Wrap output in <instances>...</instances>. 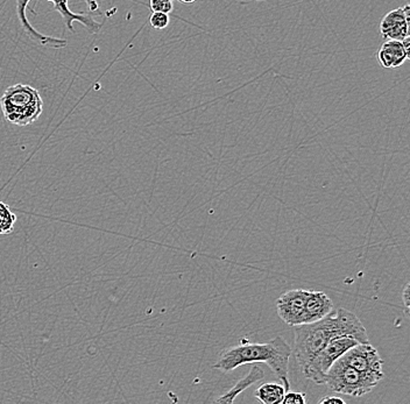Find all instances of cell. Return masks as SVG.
<instances>
[{"mask_svg": "<svg viewBox=\"0 0 410 404\" xmlns=\"http://www.w3.org/2000/svg\"><path fill=\"white\" fill-rule=\"evenodd\" d=\"M4 117L13 125L27 126L38 120L43 111V100L35 87L16 84L0 97Z\"/></svg>", "mask_w": 410, "mask_h": 404, "instance_id": "cell-4", "label": "cell"}, {"mask_svg": "<svg viewBox=\"0 0 410 404\" xmlns=\"http://www.w3.org/2000/svg\"><path fill=\"white\" fill-rule=\"evenodd\" d=\"M339 337H352L363 344L369 343V334L360 319L343 308L332 310L315 323L295 326L294 354L301 372L331 340Z\"/></svg>", "mask_w": 410, "mask_h": 404, "instance_id": "cell-1", "label": "cell"}, {"mask_svg": "<svg viewBox=\"0 0 410 404\" xmlns=\"http://www.w3.org/2000/svg\"><path fill=\"white\" fill-rule=\"evenodd\" d=\"M334 310V302L324 291H308L304 306L303 324H310L325 317Z\"/></svg>", "mask_w": 410, "mask_h": 404, "instance_id": "cell-9", "label": "cell"}, {"mask_svg": "<svg viewBox=\"0 0 410 404\" xmlns=\"http://www.w3.org/2000/svg\"><path fill=\"white\" fill-rule=\"evenodd\" d=\"M308 291L304 289H292L285 291L277 301V315L290 326L303 324L304 306Z\"/></svg>", "mask_w": 410, "mask_h": 404, "instance_id": "cell-8", "label": "cell"}, {"mask_svg": "<svg viewBox=\"0 0 410 404\" xmlns=\"http://www.w3.org/2000/svg\"><path fill=\"white\" fill-rule=\"evenodd\" d=\"M409 287L410 284H407L406 286H404V289H403L402 291L403 304H404V310H406L404 312H406V315H409Z\"/></svg>", "mask_w": 410, "mask_h": 404, "instance_id": "cell-18", "label": "cell"}, {"mask_svg": "<svg viewBox=\"0 0 410 404\" xmlns=\"http://www.w3.org/2000/svg\"><path fill=\"white\" fill-rule=\"evenodd\" d=\"M384 379L376 375L365 374L343 361L336 360L325 374L324 385L334 393L360 397L376 388Z\"/></svg>", "mask_w": 410, "mask_h": 404, "instance_id": "cell-5", "label": "cell"}, {"mask_svg": "<svg viewBox=\"0 0 410 404\" xmlns=\"http://www.w3.org/2000/svg\"><path fill=\"white\" fill-rule=\"evenodd\" d=\"M180 1L183 3V4H193V3H195L196 0H180Z\"/></svg>", "mask_w": 410, "mask_h": 404, "instance_id": "cell-21", "label": "cell"}, {"mask_svg": "<svg viewBox=\"0 0 410 404\" xmlns=\"http://www.w3.org/2000/svg\"><path fill=\"white\" fill-rule=\"evenodd\" d=\"M265 378V372L262 370L258 363H252V368L243 379H240L236 385L228 390V393L224 394L223 396L217 398L216 403H233L236 401L237 396L246 390L248 387L255 385L257 382L261 381Z\"/></svg>", "mask_w": 410, "mask_h": 404, "instance_id": "cell-12", "label": "cell"}, {"mask_svg": "<svg viewBox=\"0 0 410 404\" xmlns=\"http://www.w3.org/2000/svg\"><path fill=\"white\" fill-rule=\"evenodd\" d=\"M17 220L18 217L12 211L10 205L0 200V235H11L16 227Z\"/></svg>", "mask_w": 410, "mask_h": 404, "instance_id": "cell-14", "label": "cell"}, {"mask_svg": "<svg viewBox=\"0 0 410 404\" xmlns=\"http://www.w3.org/2000/svg\"><path fill=\"white\" fill-rule=\"evenodd\" d=\"M283 404H305L307 403V397L304 393H297V392H285L283 400Z\"/></svg>", "mask_w": 410, "mask_h": 404, "instance_id": "cell-17", "label": "cell"}, {"mask_svg": "<svg viewBox=\"0 0 410 404\" xmlns=\"http://www.w3.org/2000/svg\"><path fill=\"white\" fill-rule=\"evenodd\" d=\"M321 404H345V401L341 398L338 396H329L324 397L322 400L319 401Z\"/></svg>", "mask_w": 410, "mask_h": 404, "instance_id": "cell-19", "label": "cell"}, {"mask_svg": "<svg viewBox=\"0 0 410 404\" xmlns=\"http://www.w3.org/2000/svg\"><path fill=\"white\" fill-rule=\"evenodd\" d=\"M169 23H171V19H169V14H167V13L153 12L151 18H149L151 26L155 28V30H164V28H167Z\"/></svg>", "mask_w": 410, "mask_h": 404, "instance_id": "cell-15", "label": "cell"}, {"mask_svg": "<svg viewBox=\"0 0 410 404\" xmlns=\"http://www.w3.org/2000/svg\"><path fill=\"white\" fill-rule=\"evenodd\" d=\"M401 43H402L403 48H404V50H406L407 55H408V57H409L410 56V36H409V35H408V36H406V38L403 39L402 41H401Z\"/></svg>", "mask_w": 410, "mask_h": 404, "instance_id": "cell-20", "label": "cell"}, {"mask_svg": "<svg viewBox=\"0 0 410 404\" xmlns=\"http://www.w3.org/2000/svg\"><path fill=\"white\" fill-rule=\"evenodd\" d=\"M285 388L281 383H263L255 390V397L262 404L282 403Z\"/></svg>", "mask_w": 410, "mask_h": 404, "instance_id": "cell-13", "label": "cell"}, {"mask_svg": "<svg viewBox=\"0 0 410 404\" xmlns=\"http://www.w3.org/2000/svg\"><path fill=\"white\" fill-rule=\"evenodd\" d=\"M409 25L402 8H395L393 11L388 12L381 20L380 33L386 40L402 41L403 39L409 35Z\"/></svg>", "mask_w": 410, "mask_h": 404, "instance_id": "cell-10", "label": "cell"}, {"mask_svg": "<svg viewBox=\"0 0 410 404\" xmlns=\"http://www.w3.org/2000/svg\"><path fill=\"white\" fill-rule=\"evenodd\" d=\"M409 57L403 48L401 41L387 40L380 47L378 52V61L385 69L400 68Z\"/></svg>", "mask_w": 410, "mask_h": 404, "instance_id": "cell-11", "label": "cell"}, {"mask_svg": "<svg viewBox=\"0 0 410 404\" xmlns=\"http://www.w3.org/2000/svg\"><path fill=\"white\" fill-rule=\"evenodd\" d=\"M341 358L344 363L354 367V370H359L361 373L385 379V373L382 372L384 360L371 343H359L354 348H349Z\"/></svg>", "mask_w": 410, "mask_h": 404, "instance_id": "cell-7", "label": "cell"}, {"mask_svg": "<svg viewBox=\"0 0 410 404\" xmlns=\"http://www.w3.org/2000/svg\"><path fill=\"white\" fill-rule=\"evenodd\" d=\"M357 344H359V341L352 337L334 338L316 355L302 373L316 385H324L325 374L332 363Z\"/></svg>", "mask_w": 410, "mask_h": 404, "instance_id": "cell-6", "label": "cell"}, {"mask_svg": "<svg viewBox=\"0 0 410 404\" xmlns=\"http://www.w3.org/2000/svg\"><path fill=\"white\" fill-rule=\"evenodd\" d=\"M149 8L152 12H161V13H171L174 10L173 0H149Z\"/></svg>", "mask_w": 410, "mask_h": 404, "instance_id": "cell-16", "label": "cell"}, {"mask_svg": "<svg viewBox=\"0 0 410 404\" xmlns=\"http://www.w3.org/2000/svg\"><path fill=\"white\" fill-rule=\"evenodd\" d=\"M30 1L31 0H17V15H18V19H19L23 32L26 33L27 36L31 39L32 41L36 42L39 45H46V47H50L54 50L65 48L67 43H68L67 40L41 34V33H39L38 30H34V27L32 26L26 17L27 5ZM47 1L54 3V10L62 15V18L65 20V26L70 32H74V26H72L74 21H78V23H82L91 34H96V33H98L99 30H102V23L96 21L94 15L89 14V13L76 14V13L70 11L68 8V0H47ZM84 1L87 5L89 11H98V0H84Z\"/></svg>", "mask_w": 410, "mask_h": 404, "instance_id": "cell-3", "label": "cell"}, {"mask_svg": "<svg viewBox=\"0 0 410 404\" xmlns=\"http://www.w3.org/2000/svg\"><path fill=\"white\" fill-rule=\"evenodd\" d=\"M292 353V348L282 337H277L268 343H248L247 340H241L238 346L223 352L213 368L228 373L246 363H267L280 379L285 392H288L290 388L288 366Z\"/></svg>", "mask_w": 410, "mask_h": 404, "instance_id": "cell-2", "label": "cell"}]
</instances>
